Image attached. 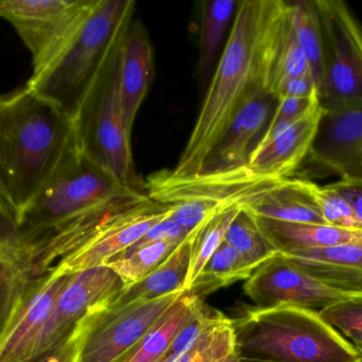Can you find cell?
Segmentation results:
<instances>
[{
  "mask_svg": "<svg viewBox=\"0 0 362 362\" xmlns=\"http://www.w3.org/2000/svg\"><path fill=\"white\" fill-rule=\"evenodd\" d=\"M288 5L284 0L239 3L196 124L171 170L173 175H198L241 107L259 93L271 95Z\"/></svg>",
  "mask_w": 362,
  "mask_h": 362,
  "instance_id": "6da1fadb",
  "label": "cell"
},
{
  "mask_svg": "<svg viewBox=\"0 0 362 362\" xmlns=\"http://www.w3.org/2000/svg\"><path fill=\"white\" fill-rule=\"evenodd\" d=\"M80 150L76 122L29 88L0 99V204L16 217Z\"/></svg>",
  "mask_w": 362,
  "mask_h": 362,
  "instance_id": "7a4b0ae2",
  "label": "cell"
},
{
  "mask_svg": "<svg viewBox=\"0 0 362 362\" xmlns=\"http://www.w3.org/2000/svg\"><path fill=\"white\" fill-rule=\"evenodd\" d=\"M236 353L255 362H357L362 355L320 311L243 306L232 319Z\"/></svg>",
  "mask_w": 362,
  "mask_h": 362,
  "instance_id": "3957f363",
  "label": "cell"
},
{
  "mask_svg": "<svg viewBox=\"0 0 362 362\" xmlns=\"http://www.w3.org/2000/svg\"><path fill=\"white\" fill-rule=\"evenodd\" d=\"M135 6L133 0H99L64 54L27 86L77 119L112 50L128 33Z\"/></svg>",
  "mask_w": 362,
  "mask_h": 362,
  "instance_id": "277c9868",
  "label": "cell"
},
{
  "mask_svg": "<svg viewBox=\"0 0 362 362\" xmlns=\"http://www.w3.org/2000/svg\"><path fill=\"white\" fill-rule=\"evenodd\" d=\"M139 194L145 192L118 183L80 149L16 217L1 207V228L26 239L116 199Z\"/></svg>",
  "mask_w": 362,
  "mask_h": 362,
  "instance_id": "5b68a950",
  "label": "cell"
},
{
  "mask_svg": "<svg viewBox=\"0 0 362 362\" xmlns=\"http://www.w3.org/2000/svg\"><path fill=\"white\" fill-rule=\"evenodd\" d=\"M124 37L112 50L75 122L83 154L118 183L146 194L147 184L135 168L131 139L122 120L120 77Z\"/></svg>",
  "mask_w": 362,
  "mask_h": 362,
  "instance_id": "8992f818",
  "label": "cell"
},
{
  "mask_svg": "<svg viewBox=\"0 0 362 362\" xmlns=\"http://www.w3.org/2000/svg\"><path fill=\"white\" fill-rule=\"evenodd\" d=\"M99 0H3L0 16L33 57V75L52 66L75 41Z\"/></svg>",
  "mask_w": 362,
  "mask_h": 362,
  "instance_id": "52a82bcc",
  "label": "cell"
},
{
  "mask_svg": "<svg viewBox=\"0 0 362 362\" xmlns=\"http://www.w3.org/2000/svg\"><path fill=\"white\" fill-rule=\"evenodd\" d=\"M185 292L119 305L107 300L90 309L76 327L74 362H117Z\"/></svg>",
  "mask_w": 362,
  "mask_h": 362,
  "instance_id": "ba28073f",
  "label": "cell"
},
{
  "mask_svg": "<svg viewBox=\"0 0 362 362\" xmlns=\"http://www.w3.org/2000/svg\"><path fill=\"white\" fill-rule=\"evenodd\" d=\"M323 35L325 111L362 107V24L341 0H315Z\"/></svg>",
  "mask_w": 362,
  "mask_h": 362,
  "instance_id": "9c48e42d",
  "label": "cell"
},
{
  "mask_svg": "<svg viewBox=\"0 0 362 362\" xmlns=\"http://www.w3.org/2000/svg\"><path fill=\"white\" fill-rule=\"evenodd\" d=\"M243 291L262 308L292 304L322 310L354 296L332 289L281 253L260 264L245 281Z\"/></svg>",
  "mask_w": 362,
  "mask_h": 362,
  "instance_id": "30bf717a",
  "label": "cell"
},
{
  "mask_svg": "<svg viewBox=\"0 0 362 362\" xmlns=\"http://www.w3.org/2000/svg\"><path fill=\"white\" fill-rule=\"evenodd\" d=\"M122 288L119 276L109 267L75 273L73 281L54 305L28 359L42 355L62 342L90 309L107 302L119 293Z\"/></svg>",
  "mask_w": 362,
  "mask_h": 362,
  "instance_id": "8fae6325",
  "label": "cell"
},
{
  "mask_svg": "<svg viewBox=\"0 0 362 362\" xmlns=\"http://www.w3.org/2000/svg\"><path fill=\"white\" fill-rule=\"evenodd\" d=\"M173 205L148 199L134 211L105 228L88 245L66 256L52 269L54 274H75L105 266L109 260L132 247L150 228L170 217Z\"/></svg>",
  "mask_w": 362,
  "mask_h": 362,
  "instance_id": "7c38bea8",
  "label": "cell"
},
{
  "mask_svg": "<svg viewBox=\"0 0 362 362\" xmlns=\"http://www.w3.org/2000/svg\"><path fill=\"white\" fill-rule=\"evenodd\" d=\"M306 162L324 175L362 179V107L325 111Z\"/></svg>",
  "mask_w": 362,
  "mask_h": 362,
  "instance_id": "4fadbf2b",
  "label": "cell"
},
{
  "mask_svg": "<svg viewBox=\"0 0 362 362\" xmlns=\"http://www.w3.org/2000/svg\"><path fill=\"white\" fill-rule=\"evenodd\" d=\"M75 274L50 272L1 327L0 362L26 361L61 294Z\"/></svg>",
  "mask_w": 362,
  "mask_h": 362,
  "instance_id": "5bb4252c",
  "label": "cell"
},
{
  "mask_svg": "<svg viewBox=\"0 0 362 362\" xmlns=\"http://www.w3.org/2000/svg\"><path fill=\"white\" fill-rule=\"evenodd\" d=\"M277 100L262 92L250 99L233 119L203 163L200 173H217L247 166L272 118Z\"/></svg>",
  "mask_w": 362,
  "mask_h": 362,
  "instance_id": "9a60e30c",
  "label": "cell"
},
{
  "mask_svg": "<svg viewBox=\"0 0 362 362\" xmlns=\"http://www.w3.org/2000/svg\"><path fill=\"white\" fill-rule=\"evenodd\" d=\"M324 113L322 103L313 107L268 145L254 151L247 168L259 177L291 179L313 149Z\"/></svg>",
  "mask_w": 362,
  "mask_h": 362,
  "instance_id": "2e32d148",
  "label": "cell"
},
{
  "mask_svg": "<svg viewBox=\"0 0 362 362\" xmlns=\"http://www.w3.org/2000/svg\"><path fill=\"white\" fill-rule=\"evenodd\" d=\"M154 77L151 39L146 27L132 21L122 47L120 101L124 130L131 139L137 112Z\"/></svg>",
  "mask_w": 362,
  "mask_h": 362,
  "instance_id": "e0dca14e",
  "label": "cell"
},
{
  "mask_svg": "<svg viewBox=\"0 0 362 362\" xmlns=\"http://www.w3.org/2000/svg\"><path fill=\"white\" fill-rule=\"evenodd\" d=\"M317 186L310 180L287 179L247 201L241 209L255 217L277 221L324 224L326 222L317 202Z\"/></svg>",
  "mask_w": 362,
  "mask_h": 362,
  "instance_id": "ac0fdd59",
  "label": "cell"
},
{
  "mask_svg": "<svg viewBox=\"0 0 362 362\" xmlns=\"http://www.w3.org/2000/svg\"><path fill=\"white\" fill-rule=\"evenodd\" d=\"M284 255L332 289L347 296H362V245L305 250Z\"/></svg>",
  "mask_w": 362,
  "mask_h": 362,
  "instance_id": "d6986e66",
  "label": "cell"
},
{
  "mask_svg": "<svg viewBox=\"0 0 362 362\" xmlns=\"http://www.w3.org/2000/svg\"><path fill=\"white\" fill-rule=\"evenodd\" d=\"M255 219L264 236L281 254L339 245H362L361 230H349L326 223H290L260 217H255Z\"/></svg>",
  "mask_w": 362,
  "mask_h": 362,
  "instance_id": "ffe728a7",
  "label": "cell"
},
{
  "mask_svg": "<svg viewBox=\"0 0 362 362\" xmlns=\"http://www.w3.org/2000/svg\"><path fill=\"white\" fill-rule=\"evenodd\" d=\"M194 236L196 230H192L177 245V249L146 279L130 287L122 288L119 293L110 298V304L119 305L137 300H153L185 290Z\"/></svg>",
  "mask_w": 362,
  "mask_h": 362,
  "instance_id": "44dd1931",
  "label": "cell"
},
{
  "mask_svg": "<svg viewBox=\"0 0 362 362\" xmlns=\"http://www.w3.org/2000/svg\"><path fill=\"white\" fill-rule=\"evenodd\" d=\"M202 298L186 291L156 325L117 362H158L182 328L190 321Z\"/></svg>",
  "mask_w": 362,
  "mask_h": 362,
  "instance_id": "7402d4cb",
  "label": "cell"
},
{
  "mask_svg": "<svg viewBox=\"0 0 362 362\" xmlns=\"http://www.w3.org/2000/svg\"><path fill=\"white\" fill-rule=\"evenodd\" d=\"M239 3L236 0H213L202 4L198 73L204 86H209L213 78L216 57L230 23L234 22Z\"/></svg>",
  "mask_w": 362,
  "mask_h": 362,
  "instance_id": "603a6c76",
  "label": "cell"
},
{
  "mask_svg": "<svg viewBox=\"0 0 362 362\" xmlns=\"http://www.w3.org/2000/svg\"><path fill=\"white\" fill-rule=\"evenodd\" d=\"M292 23L298 43L306 56L321 98L324 86L323 35L315 0L290 1Z\"/></svg>",
  "mask_w": 362,
  "mask_h": 362,
  "instance_id": "cb8c5ba5",
  "label": "cell"
},
{
  "mask_svg": "<svg viewBox=\"0 0 362 362\" xmlns=\"http://www.w3.org/2000/svg\"><path fill=\"white\" fill-rule=\"evenodd\" d=\"M255 269L232 245L224 241L211 256L202 272L188 291L202 298L203 296L228 287L236 281L249 279Z\"/></svg>",
  "mask_w": 362,
  "mask_h": 362,
  "instance_id": "d4e9b609",
  "label": "cell"
},
{
  "mask_svg": "<svg viewBox=\"0 0 362 362\" xmlns=\"http://www.w3.org/2000/svg\"><path fill=\"white\" fill-rule=\"evenodd\" d=\"M183 240H163L136 250H126L105 264L119 276L124 288L143 281L156 270Z\"/></svg>",
  "mask_w": 362,
  "mask_h": 362,
  "instance_id": "484cf974",
  "label": "cell"
},
{
  "mask_svg": "<svg viewBox=\"0 0 362 362\" xmlns=\"http://www.w3.org/2000/svg\"><path fill=\"white\" fill-rule=\"evenodd\" d=\"M240 206H232L209 218L196 228L189 271L186 279L185 290H189L192 283L202 272L211 256L226 241V233L240 211Z\"/></svg>",
  "mask_w": 362,
  "mask_h": 362,
  "instance_id": "4316f807",
  "label": "cell"
},
{
  "mask_svg": "<svg viewBox=\"0 0 362 362\" xmlns=\"http://www.w3.org/2000/svg\"><path fill=\"white\" fill-rule=\"evenodd\" d=\"M226 241L238 251L255 270L279 253L260 230L255 217L243 209L239 211L228 228Z\"/></svg>",
  "mask_w": 362,
  "mask_h": 362,
  "instance_id": "83f0119b",
  "label": "cell"
},
{
  "mask_svg": "<svg viewBox=\"0 0 362 362\" xmlns=\"http://www.w3.org/2000/svg\"><path fill=\"white\" fill-rule=\"evenodd\" d=\"M236 351V337L232 319L224 315L221 321L207 330L192 349L175 358L160 362H221Z\"/></svg>",
  "mask_w": 362,
  "mask_h": 362,
  "instance_id": "f1b7e54d",
  "label": "cell"
},
{
  "mask_svg": "<svg viewBox=\"0 0 362 362\" xmlns=\"http://www.w3.org/2000/svg\"><path fill=\"white\" fill-rule=\"evenodd\" d=\"M305 75H313V73L296 37V29L292 23L289 1L285 18H284L281 44H279V54H277L274 75H273L271 95L275 98L277 90L286 80Z\"/></svg>",
  "mask_w": 362,
  "mask_h": 362,
  "instance_id": "f546056e",
  "label": "cell"
},
{
  "mask_svg": "<svg viewBox=\"0 0 362 362\" xmlns=\"http://www.w3.org/2000/svg\"><path fill=\"white\" fill-rule=\"evenodd\" d=\"M327 323L336 328L362 355V296H354L320 310Z\"/></svg>",
  "mask_w": 362,
  "mask_h": 362,
  "instance_id": "4dcf8cb0",
  "label": "cell"
},
{
  "mask_svg": "<svg viewBox=\"0 0 362 362\" xmlns=\"http://www.w3.org/2000/svg\"><path fill=\"white\" fill-rule=\"evenodd\" d=\"M319 105H321L319 93L313 95V96L307 97V98L279 99L272 118H271L262 139L256 146L254 151L268 145L277 135L281 134L283 131L289 128L294 122H298L300 118L306 115L309 111Z\"/></svg>",
  "mask_w": 362,
  "mask_h": 362,
  "instance_id": "1f68e13d",
  "label": "cell"
},
{
  "mask_svg": "<svg viewBox=\"0 0 362 362\" xmlns=\"http://www.w3.org/2000/svg\"><path fill=\"white\" fill-rule=\"evenodd\" d=\"M317 198L326 223L349 230H362L353 207L332 184L317 186Z\"/></svg>",
  "mask_w": 362,
  "mask_h": 362,
  "instance_id": "d6a6232c",
  "label": "cell"
},
{
  "mask_svg": "<svg viewBox=\"0 0 362 362\" xmlns=\"http://www.w3.org/2000/svg\"><path fill=\"white\" fill-rule=\"evenodd\" d=\"M173 205L171 218L187 233L224 211L217 203L207 200H184Z\"/></svg>",
  "mask_w": 362,
  "mask_h": 362,
  "instance_id": "836d02e7",
  "label": "cell"
},
{
  "mask_svg": "<svg viewBox=\"0 0 362 362\" xmlns=\"http://www.w3.org/2000/svg\"><path fill=\"white\" fill-rule=\"evenodd\" d=\"M190 233L182 228L173 218L168 217L150 228L145 236L141 237L136 243L128 250H136L150 243L163 240H184Z\"/></svg>",
  "mask_w": 362,
  "mask_h": 362,
  "instance_id": "e575fe53",
  "label": "cell"
},
{
  "mask_svg": "<svg viewBox=\"0 0 362 362\" xmlns=\"http://www.w3.org/2000/svg\"><path fill=\"white\" fill-rule=\"evenodd\" d=\"M317 93L319 90L313 76L305 75L286 80L277 90L275 98H307Z\"/></svg>",
  "mask_w": 362,
  "mask_h": 362,
  "instance_id": "d590c367",
  "label": "cell"
},
{
  "mask_svg": "<svg viewBox=\"0 0 362 362\" xmlns=\"http://www.w3.org/2000/svg\"><path fill=\"white\" fill-rule=\"evenodd\" d=\"M332 186L353 207L362 228V179L341 177L339 181L332 183Z\"/></svg>",
  "mask_w": 362,
  "mask_h": 362,
  "instance_id": "8d00e7d4",
  "label": "cell"
},
{
  "mask_svg": "<svg viewBox=\"0 0 362 362\" xmlns=\"http://www.w3.org/2000/svg\"><path fill=\"white\" fill-rule=\"evenodd\" d=\"M77 344V329L49 351L23 362H74Z\"/></svg>",
  "mask_w": 362,
  "mask_h": 362,
  "instance_id": "74e56055",
  "label": "cell"
},
{
  "mask_svg": "<svg viewBox=\"0 0 362 362\" xmlns=\"http://www.w3.org/2000/svg\"><path fill=\"white\" fill-rule=\"evenodd\" d=\"M221 362H255L251 361V360L245 359V358L240 357L238 354L235 351L233 355H230V357L226 358V359L222 360Z\"/></svg>",
  "mask_w": 362,
  "mask_h": 362,
  "instance_id": "f35d334b",
  "label": "cell"
},
{
  "mask_svg": "<svg viewBox=\"0 0 362 362\" xmlns=\"http://www.w3.org/2000/svg\"><path fill=\"white\" fill-rule=\"evenodd\" d=\"M357 362H362V359H361V360H359V361H357Z\"/></svg>",
  "mask_w": 362,
  "mask_h": 362,
  "instance_id": "ab89813d",
  "label": "cell"
}]
</instances>
